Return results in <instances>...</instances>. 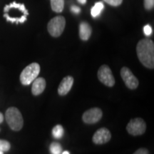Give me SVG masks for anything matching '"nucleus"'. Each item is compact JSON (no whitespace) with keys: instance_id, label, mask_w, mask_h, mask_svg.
<instances>
[{"instance_id":"nucleus-12","label":"nucleus","mask_w":154,"mask_h":154,"mask_svg":"<svg viewBox=\"0 0 154 154\" xmlns=\"http://www.w3.org/2000/svg\"><path fill=\"white\" fill-rule=\"evenodd\" d=\"M92 33L91 26L86 22H83L79 25V36L83 41H87Z\"/></svg>"},{"instance_id":"nucleus-26","label":"nucleus","mask_w":154,"mask_h":154,"mask_svg":"<svg viewBox=\"0 0 154 154\" xmlns=\"http://www.w3.org/2000/svg\"><path fill=\"white\" fill-rule=\"evenodd\" d=\"M77 1H78L80 4H82V5H84V4L86 3V1H87V0H77Z\"/></svg>"},{"instance_id":"nucleus-22","label":"nucleus","mask_w":154,"mask_h":154,"mask_svg":"<svg viewBox=\"0 0 154 154\" xmlns=\"http://www.w3.org/2000/svg\"><path fill=\"white\" fill-rule=\"evenodd\" d=\"M143 32H144V34H145L146 36H149L152 34V32H153V31H152L151 26H150V25L147 24V25H146L145 26H144Z\"/></svg>"},{"instance_id":"nucleus-2","label":"nucleus","mask_w":154,"mask_h":154,"mask_svg":"<svg viewBox=\"0 0 154 154\" xmlns=\"http://www.w3.org/2000/svg\"><path fill=\"white\" fill-rule=\"evenodd\" d=\"M5 119L11 129L14 131H20L24 126V119L22 113L15 107H10L6 111Z\"/></svg>"},{"instance_id":"nucleus-18","label":"nucleus","mask_w":154,"mask_h":154,"mask_svg":"<svg viewBox=\"0 0 154 154\" xmlns=\"http://www.w3.org/2000/svg\"><path fill=\"white\" fill-rule=\"evenodd\" d=\"M49 150L51 154H61L62 151V148L59 143L53 142L49 146Z\"/></svg>"},{"instance_id":"nucleus-16","label":"nucleus","mask_w":154,"mask_h":154,"mask_svg":"<svg viewBox=\"0 0 154 154\" xmlns=\"http://www.w3.org/2000/svg\"><path fill=\"white\" fill-rule=\"evenodd\" d=\"M63 134H64V130L61 125H57L53 128L52 135L56 139H60L62 138Z\"/></svg>"},{"instance_id":"nucleus-5","label":"nucleus","mask_w":154,"mask_h":154,"mask_svg":"<svg viewBox=\"0 0 154 154\" xmlns=\"http://www.w3.org/2000/svg\"><path fill=\"white\" fill-rule=\"evenodd\" d=\"M128 133L132 136H140L143 134L146 130V124L143 119L136 118L131 119L126 126Z\"/></svg>"},{"instance_id":"nucleus-15","label":"nucleus","mask_w":154,"mask_h":154,"mask_svg":"<svg viewBox=\"0 0 154 154\" xmlns=\"http://www.w3.org/2000/svg\"><path fill=\"white\" fill-rule=\"evenodd\" d=\"M104 9V5L101 2H96L93 7L91 8V14L94 18H96L98 16H99L100 14L101 13V11L103 9Z\"/></svg>"},{"instance_id":"nucleus-20","label":"nucleus","mask_w":154,"mask_h":154,"mask_svg":"<svg viewBox=\"0 0 154 154\" xmlns=\"http://www.w3.org/2000/svg\"><path fill=\"white\" fill-rule=\"evenodd\" d=\"M144 7L147 10H151L154 7V0H144Z\"/></svg>"},{"instance_id":"nucleus-13","label":"nucleus","mask_w":154,"mask_h":154,"mask_svg":"<svg viewBox=\"0 0 154 154\" xmlns=\"http://www.w3.org/2000/svg\"><path fill=\"white\" fill-rule=\"evenodd\" d=\"M11 9H19V10L20 9V11L24 13V15H26V16H28L29 15L28 10L26 9L24 4H20L17 3L16 2H13L9 4V5L5 6V8H4V11H5V13H7Z\"/></svg>"},{"instance_id":"nucleus-4","label":"nucleus","mask_w":154,"mask_h":154,"mask_svg":"<svg viewBox=\"0 0 154 154\" xmlns=\"http://www.w3.org/2000/svg\"><path fill=\"white\" fill-rule=\"evenodd\" d=\"M66 26V20L62 16L54 17L48 23L47 29L50 35L53 37H59L63 33Z\"/></svg>"},{"instance_id":"nucleus-24","label":"nucleus","mask_w":154,"mask_h":154,"mask_svg":"<svg viewBox=\"0 0 154 154\" xmlns=\"http://www.w3.org/2000/svg\"><path fill=\"white\" fill-rule=\"evenodd\" d=\"M71 10L73 13H74V14H79V13H80L81 11V9L80 7H77V6H75V5H73L72 7H71Z\"/></svg>"},{"instance_id":"nucleus-28","label":"nucleus","mask_w":154,"mask_h":154,"mask_svg":"<svg viewBox=\"0 0 154 154\" xmlns=\"http://www.w3.org/2000/svg\"><path fill=\"white\" fill-rule=\"evenodd\" d=\"M0 154H4V152H2V151H0Z\"/></svg>"},{"instance_id":"nucleus-1","label":"nucleus","mask_w":154,"mask_h":154,"mask_svg":"<svg viewBox=\"0 0 154 154\" xmlns=\"http://www.w3.org/2000/svg\"><path fill=\"white\" fill-rule=\"evenodd\" d=\"M136 52L139 61L144 66L154 68V44L149 38L140 40L136 46Z\"/></svg>"},{"instance_id":"nucleus-3","label":"nucleus","mask_w":154,"mask_h":154,"mask_svg":"<svg viewBox=\"0 0 154 154\" xmlns=\"http://www.w3.org/2000/svg\"><path fill=\"white\" fill-rule=\"evenodd\" d=\"M40 72V66L38 63H32L24 69L20 74L19 79L22 84L24 86L29 85L37 78Z\"/></svg>"},{"instance_id":"nucleus-11","label":"nucleus","mask_w":154,"mask_h":154,"mask_svg":"<svg viewBox=\"0 0 154 154\" xmlns=\"http://www.w3.org/2000/svg\"><path fill=\"white\" fill-rule=\"evenodd\" d=\"M46 80L42 77L36 78L33 82L32 86V93L34 96H38L43 93L46 88Z\"/></svg>"},{"instance_id":"nucleus-21","label":"nucleus","mask_w":154,"mask_h":154,"mask_svg":"<svg viewBox=\"0 0 154 154\" xmlns=\"http://www.w3.org/2000/svg\"><path fill=\"white\" fill-rule=\"evenodd\" d=\"M108 5L113 6V7H118L123 2V0H103Z\"/></svg>"},{"instance_id":"nucleus-17","label":"nucleus","mask_w":154,"mask_h":154,"mask_svg":"<svg viewBox=\"0 0 154 154\" xmlns=\"http://www.w3.org/2000/svg\"><path fill=\"white\" fill-rule=\"evenodd\" d=\"M26 17L27 16H26V15H23V16L21 17L20 18H14V17H9L7 13H5V14H4V17L6 18L7 21L10 22L11 23H17V24H19V23H24V22H26V19H27Z\"/></svg>"},{"instance_id":"nucleus-25","label":"nucleus","mask_w":154,"mask_h":154,"mask_svg":"<svg viewBox=\"0 0 154 154\" xmlns=\"http://www.w3.org/2000/svg\"><path fill=\"white\" fill-rule=\"evenodd\" d=\"M4 121V116L2 113L0 112V124H2V123Z\"/></svg>"},{"instance_id":"nucleus-6","label":"nucleus","mask_w":154,"mask_h":154,"mask_svg":"<svg viewBox=\"0 0 154 154\" xmlns=\"http://www.w3.org/2000/svg\"><path fill=\"white\" fill-rule=\"evenodd\" d=\"M98 79L102 84L109 87H112L115 84V78L113 76L110 67L107 65H102L98 71Z\"/></svg>"},{"instance_id":"nucleus-9","label":"nucleus","mask_w":154,"mask_h":154,"mask_svg":"<svg viewBox=\"0 0 154 154\" xmlns=\"http://www.w3.org/2000/svg\"><path fill=\"white\" fill-rule=\"evenodd\" d=\"M111 138V132L109 129L106 128H101L99 130L96 131L95 134L93 136V142L95 144L101 145L109 142Z\"/></svg>"},{"instance_id":"nucleus-23","label":"nucleus","mask_w":154,"mask_h":154,"mask_svg":"<svg viewBox=\"0 0 154 154\" xmlns=\"http://www.w3.org/2000/svg\"><path fill=\"white\" fill-rule=\"evenodd\" d=\"M134 154H149V151L146 149H139L137 150Z\"/></svg>"},{"instance_id":"nucleus-7","label":"nucleus","mask_w":154,"mask_h":154,"mask_svg":"<svg viewBox=\"0 0 154 154\" xmlns=\"http://www.w3.org/2000/svg\"><path fill=\"white\" fill-rule=\"evenodd\" d=\"M121 76L125 85L129 89L134 90L137 88L139 85L138 79L134 76L131 71L127 67H123L121 69Z\"/></svg>"},{"instance_id":"nucleus-10","label":"nucleus","mask_w":154,"mask_h":154,"mask_svg":"<svg viewBox=\"0 0 154 154\" xmlns=\"http://www.w3.org/2000/svg\"><path fill=\"white\" fill-rule=\"evenodd\" d=\"M74 84V78L71 76L64 77L58 88V93L60 96H65L72 89Z\"/></svg>"},{"instance_id":"nucleus-27","label":"nucleus","mask_w":154,"mask_h":154,"mask_svg":"<svg viewBox=\"0 0 154 154\" xmlns=\"http://www.w3.org/2000/svg\"><path fill=\"white\" fill-rule=\"evenodd\" d=\"M62 154H70V153H69V151H63V153H62Z\"/></svg>"},{"instance_id":"nucleus-14","label":"nucleus","mask_w":154,"mask_h":154,"mask_svg":"<svg viewBox=\"0 0 154 154\" xmlns=\"http://www.w3.org/2000/svg\"><path fill=\"white\" fill-rule=\"evenodd\" d=\"M51 7L55 12H62L64 8V0H51Z\"/></svg>"},{"instance_id":"nucleus-8","label":"nucleus","mask_w":154,"mask_h":154,"mask_svg":"<svg viewBox=\"0 0 154 154\" xmlns=\"http://www.w3.org/2000/svg\"><path fill=\"white\" fill-rule=\"evenodd\" d=\"M102 111L99 108H92L84 112L82 119L85 124H94L101 120L102 118Z\"/></svg>"},{"instance_id":"nucleus-19","label":"nucleus","mask_w":154,"mask_h":154,"mask_svg":"<svg viewBox=\"0 0 154 154\" xmlns=\"http://www.w3.org/2000/svg\"><path fill=\"white\" fill-rule=\"evenodd\" d=\"M11 148V144L9 141L0 139V151H8Z\"/></svg>"}]
</instances>
